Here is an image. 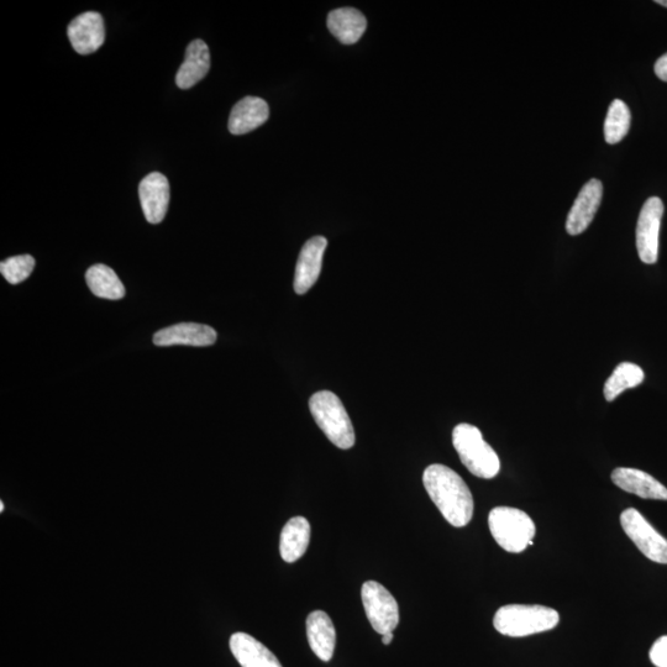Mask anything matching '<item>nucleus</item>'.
I'll return each mask as SVG.
<instances>
[{
    "label": "nucleus",
    "mask_w": 667,
    "mask_h": 667,
    "mask_svg": "<svg viewBox=\"0 0 667 667\" xmlns=\"http://www.w3.org/2000/svg\"><path fill=\"white\" fill-rule=\"evenodd\" d=\"M614 485L645 500L667 501V488L647 472L618 467L612 472Z\"/></svg>",
    "instance_id": "14"
},
{
    "label": "nucleus",
    "mask_w": 667,
    "mask_h": 667,
    "mask_svg": "<svg viewBox=\"0 0 667 667\" xmlns=\"http://www.w3.org/2000/svg\"><path fill=\"white\" fill-rule=\"evenodd\" d=\"M270 117V108L264 99L245 97L235 104L229 118V131L234 135H244L260 128Z\"/></svg>",
    "instance_id": "15"
},
{
    "label": "nucleus",
    "mask_w": 667,
    "mask_h": 667,
    "mask_svg": "<svg viewBox=\"0 0 667 667\" xmlns=\"http://www.w3.org/2000/svg\"><path fill=\"white\" fill-rule=\"evenodd\" d=\"M453 444L459 458L472 475L491 480L501 470V461L496 451L487 444L480 429L475 425L462 423L453 432Z\"/></svg>",
    "instance_id": "2"
},
{
    "label": "nucleus",
    "mask_w": 667,
    "mask_h": 667,
    "mask_svg": "<svg viewBox=\"0 0 667 667\" xmlns=\"http://www.w3.org/2000/svg\"><path fill=\"white\" fill-rule=\"evenodd\" d=\"M35 269V259L31 255L10 257L0 264V272L12 285H19L29 278Z\"/></svg>",
    "instance_id": "24"
},
{
    "label": "nucleus",
    "mask_w": 667,
    "mask_h": 667,
    "mask_svg": "<svg viewBox=\"0 0 667 667\" xmlns=\"http://www.w3.org/2000/svg\"><path fill=\"white\" fill-rule=\"evenodd\" d=\"M393 638H395V635L393 633H387L382 635V643L385 645H390L392 643Z\"/></svg>",
    "instance_id": "27"
},
{
    "label": "nucleus",
    "mask_w": 667,
    "mask_h": 667,
    "mask_svg": "<svg viewBox=\"0 0 667 667\" xmlns=\"http://www.w3.org/2000/svg\"><path fill=\"white\" fill-rule=\"evenodd\" d=\"M328 240L324 236H314L304 244L299 254L296 276H294V291L299 296L306 294L317 283L322 272L323 257L327 249Z\"/></svg>",
    "instance_id": "10"
},
{
    "label": "nucleus",
    "mask_w": 667,
    "mask_h": 667,
    "mask_svg": "<svg viewBox=\"0 0 667 667\" xmlns=\"http://www.w3.org/2000/svg\"><path fill=\"white\" fill-rule=\"evenodd\" d=\"M488 525L493 539L508 553H522L533 545L535 524L533 519L521 509L497 507L488 516Z\"/></svg>",
    "instance_id": "5"
},
{
    "label": "nucleus",
    "mask_w": 667,
    "mask_h": 667,
    "mask_svg": "<svg viewBox=\"0 0 667 667\" xmlns=\"http://www.w3.org/2000/svg\"><path fill=\"white\" fill-rule=\"evenodd\" d=\"M86 281L94 296L110 301H119L125 297L123 282L108 266L102 264L92 266L86 273Z\"/></svg>",
    "instance_id": "21"
},
{
    "label": "nucleus",
    "mask_w": 667,
    "mask_h": 667,
    "mask_svg": "<svg viewBox=\"0 0 667 667\" xmlns=\"http://www.w3.org/2000/svg\"><path fill=\"white\" fill-rule=\"evenodd\" d=\"M656 4L663 5V7L667 8V0H656Z\"/></svg>",
    "instance_id": "28"
},
{
    "label": "nucleus",
    "mask_w": 667,
    "mask_h": 667,
    "mask_svg": "<svg viewBox=\"0 0 667 667\" xmlns=\"http://www.w3.org/2000/svg\"><path fill=\"white\" fill-rule=\"evenodd\" d=\"M621 524L629 539L637 545L640 553L654 563L667 564V540L656 532L637 509L629 508L622 513Z\"/></svg>",
    "instance_id": "7"
},
{
    "label": "nucleus",
    "mask_w": 667,
    "mask_h": 667,
    "mask_svg": "<svg viewBox=\"0 0 667 667\" xmlns=\"http://www.w3.org/2000/svg\"><path fill=\"white\" fill-rule=\"evenodd\" d=\"M603 197L602 182L591 180L587 182L577 196L566 220V231L572 236L580 235L590 227L595 219Z\"/></svg>",
    "instance_id": "12"
},
{
    "label": "nucleus",
    "mask_w": 667,
    "mask_h": 667,
    "mask_svg": "<svg viewBox=\"0 0 667 667\" xmlns=\"http://www.w3.org/2000/svg\"><path fill=\"white\" fill-rule=\"evenodd\" d=\"M73 50L80 55H91L101 49L105 41V26L102 15L87 12L78 15L67 29Z\"/></svg>",
    "instance_id": "9"
},
{
    "label": "nucleus",
    "mask_w": 667,
    "mask_h": 667,
    "mask_svg": "<svg viewBox=\"0 0 667 667\" xmlns=\"http://www.w3.org/2000/svg\"><path fill=\"white\" fill-rule=\"evenodd\" d=\"M644 377L642 367L632 362H622L606 381L605 388H603L605 398L608 402H613L624 391L642 385Z\"/></svg>",
    "instance_id": "22"
},
{
    "label": "nucleus",
    "mask_w": 667,
    "mask_h": 667,
    "mask_svg": "<svg viewBox=\"0 0 667 667\" xmlns=\"http://www.w3.org/2000/svg\"><path fill=\"white\" fill-rule=\"evenodd\" d=\"M309 409L318 427L339 449L348 450L355 445L353 422L343 402L335 393L319 391L309 399Z\"/></svg>",
    "instance_id": "3"
},
{
    "label": "nucleus",
    "mask_w": 667,
    "mask_h": 667,
    "mask_svg": "<svg viewBox=\"0 0 667 667\" xmlns=\"http://www.w3.org/2000/svg\"><path fill=\"white\" fill-rule=\"evenodd\" d=\"M655 75L660 78L661 81L667 82V54L660 57L655 63Z\"/></svg>",
    "instance_id": "26"
},
{
    "label": "nucleus",
    "mask_w": 667,
    "mask_h": 667,
    "mask_svg": "<svg viewBox=\"0 0 667 667\" xmlns=\"http://www.w3.org/2000/svg\"><path fill=\"white\" fill-rule=\"evenodd\" d=\"M229 644L241 667H283L270 649L249 634L235 633Z\"/></svg>",
    "instance_id": "16"
},
{
    "label": "nucleus",
    "mask_w": 667,
    "mask_h": 667,
    "mask_svg": "<svg viewBox=\"0 0 667 667\" xmlns=\"http://www.w3.org/2000/svg\"><path fill=\"white\" fill-rule=\"evenodd\" d=\"M328 28L345 45L356 44L367 28L365 15L355 8L333 10L328 17Z\"/></svg>",
    "instance_id": "20"
},
{
    "label": "nucleus",
    "mask_w": 667,
    "mask_h": 667,
    "mask_svg": "<svg viewBox=\"0 0 667 667\" xmlns=\"http://www.w3.org/2000/svg\"><path fill=\"white\" fill-rule=\"evenodd\" d=\"M217 341V332L209 325L198 323H180L160 330L154 335V344L157 346H202L214 345Z\"/></svg>",
    "instance_id": "13"
},
{
    "label": "nucleus",
    "mask_w": 667,
    "mask_h": 667,
    "mask_svg": "<svg viewBox=\"0 0 667 667\" xmlns=\"http://www.w3.org/2000/svg\"><path fill=\"white\" fill-rule=\"evenodd\" d=\"M311 542V524L304 517L290 519L282 529L280 553L288 564L301 559Z\"/></svg>",
    "instance_id": "19"
},
{
    "label": "nucleus",
    "mask_w": 667,
    "mask_h": 667,
    "mask_svg": "<svg viewBox=\"0 0 667 667\" xmlns=\"http://www.w3.org/2000/svg\"><path fill=\"white\" fill-rule=\"evenodd\" d=\"M560 621L559 613L544 606L508 605L498 609L493 624L498 633L512 638L554 629Z\"/></svg>",
    "instance_id": "4"
},
{
    "label": "nucleus",
    "mask_w": 667,
    "mask_h": 667,
    "mask_svg": "<svg viewBox=\"0 0 667 667\" xmlns=\"http://www.w3.org/2000/svg\"><path fill=\"white\" fill-rule=\"evenodd\" d=\"M632 124V114L628 105L619 99L609 105L605 122V139L608 144L621 143L626 138Z\"/></svg>",
    "instance_id": "23"
},
{
    "label": "nucleus",
    "mask_w": 667,
    "mask_h": 667,
    "mask_svg": "<svg viewBox=\"0 0 667 667\" xmlns=\"http://www.w3.org/2000/svg\"><path fill=\"white\" fill-rule=\"evenodd\" d=\"M423 483L443 517L456 528L466 527L474 517V497L459 474L450 467L434 464L424 471Z\"/></svg>",
    "instance_id": "1"
},
{
    "label": "nucleus",
    "mask_w": 667,
    "mask_h": 667,
    "mask_svg": "<svg viewBox=\"0 0 667 667\" xmlns=\"http://www.w3.org/2000/svg\"><path fill=\"white\" fill-rule=\"evenodd\" d=\"M307 638L313 653L325 663L332 660L336 632L332 619L323 611H314L307 618Z\"/></svg>",
    "instance_id": "17"
},
{
    "label": "nucleus",
    "mask_w": 667,
    "mask_h": 667,
    "mask_svg": "<svg viewBox=\"0 0 667 667\" xmlns=\"http://www.w3.org/2000/svg\"><path fill=\"white\" fill-rule=\"evenodd\" d=\"M664 203L659 197H651L645 202L637 225V249L639 259L653 265L659 257V236Z\"/></svg>",
    "instance_id": "8"
},
{
    "label": "nucleus",
    "mask_w": 667,
    "mask_h": 667,
    "mask_svg": "<svg viewBox=\"0 0 667 667\" xmlns=\"http://www.w3.org/2000/svg\"><path fill=\"white\" fill-rule=\"evenodd\" d=\"M650 660L656 667H667V635L656 640L650 649Z\"/></svg>",
    "instance_id": "25"
},
{
    "label": "nucleus",
    "mask_w": 667,
    "mask_h": 667,
    "mask_svg": "<svg viewBox=\"0 0 667 667\" xmlns=\"http://www.w3.org/2000/svg\"><path fill=\"white\" fill-rule=\"evenodd\" d=\"M210 70V52L206 42L194 40L188 45L186 59L177 72L176 84L178 88L189 89L204 77Z\"/></svg>",
    "instance_id": "18"
},
{
    "label": "nucleus",
    "mask_w": 667,
    "mask_h": 667,
    "mask_svg": "<svg viewBox=\"0 0 667 667\" xmlns=\"http://www.w3.org/2000/svg\"><path fill=\"white\" fill-rule=\"evenodd\" d=\"M170 196V183L162 173L152 172L141 181L139 197L147 222L160 224L165 219Z\"/></svg>",
    "instance_id": "11"
},
{
    "label": "nucleus",
    "mask_w": 667,
    "mask_h": 667,
    "mask_svg": "<svg viewBox=\"0 0 667 667\" xmlns=\"http://www.w3.org/2000/svg\"><path fill=\"white\" fill-rule=\"evenodd\" d=\"M361 598L367 619L375 632L383 635L398 627V603L385 586L376 581H367L361 588Z\"/></svg>",
    "instance_id": "6"
},
{
    "label": "nucleus",
    "mask_w": 667,
    "mask_h": 667,
    "mask_svg": "<svg viewBox=\"0 0 667 667\" xmlns=\"http://www.w3.org/2000/svg\"><path fill=\"white\" fill-rule=\"evenodd\" d=\"M3 511H4V503L0 502V512H3Z\"/></svg>",
    "instance_id": "29"
}]
</instances>
